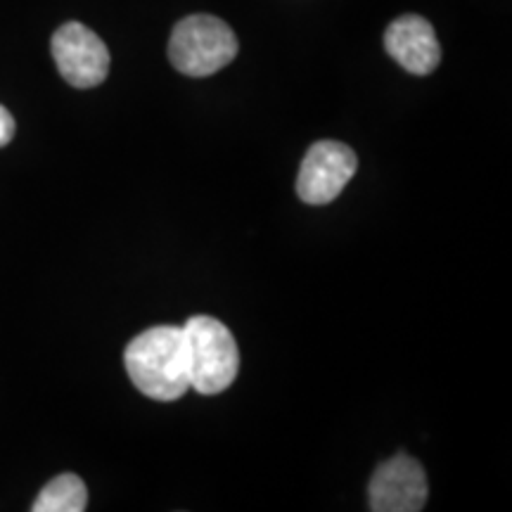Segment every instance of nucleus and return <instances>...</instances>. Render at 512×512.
<instances>
[{
    "label": "nucleus",
    "mask_w": 512,
    "mask_h": 512,
    "mask_svg": "<svg viewBox=\"0 0 512 512\" xmlns=\"http://www.w3.org/2000/svg\"><path fill=\"white\" fill-rule=\"evenodd\" d=\"M124 363L138 392L155 401H178L190 389L188 342L176 325L140 332L126 347Z\"/></svg>",
    "instance_id": "nucleus-1"
},
{
    "label": "nucleus",
    "mask_w": 512,
    "mask_h": 512,
    "mask_svg": "<svg viewBox=\"0 0 512 512\" xmlns=\"http://www.w3.org/2000/svg\"><path fill=\"white\" fill-rule=\"evenodd\" d=\"M190 358V389L214 396L226 392L240 373V351L221 320L192 316L183 325Z\"/></svg>",
    "instance_id": "nucleus-2"
},
{
    "label": "nucleus",
    "mask_w": 512,
    "mask_h": 512,
    "mask_svg": "<svg viewBox=\"0 0 512 512\" xmlns=\"http://www.w3.org/2000/svg\"><path fill=\"white\" fill-rule=\"evenodd\" d=\"M235 31L219 17L190 15L174 27L169 41V60L178 72L192 79L211 76L238 57Z\"/></svg>",
    "instance_id": "nucleus-3"
},
{
    "label": "nucleus",
    "mask_w": 512,
    "mask_h": 512,
    "mask_svg": "<svg viewBox=\"0 0 512 512\" xmlns=\"http://www.w3.org/2000/svg\"><path fill=\"white\" fill-rule=\"evenodd\" d=\"M53 57L57 72L74 88H95L110 74V50L102 38L79 22H67L55 31Z\"/></svg>",
    "instance_id": "nucleus-4"
},
{
    "label": "nucleus",
    "mask_w": 512,
    "mask_h": 512,
    "mask_svg": "<svg viewBox=\"0 0 512 512\" xmlns=\"http://www.w3.org/2000/svg\"><path fill=\"white\" fill-rule=\"evenodd\" d=\"M358 169V157L339 140H318L306 152L297 176V195L306 204H330L347 188Z\"/></svg>",
    "instance_id": "nucleus-5"
},
{
    "label": "nucleus",
    "mask_w": 512,
    "mask_h": 512,
    "mask_svg": "<svg viewBox=\"0 0 512 512\" xmlns=\"http://www.w3.org/2000/svg\"><path fill=\"white\" fill-rule=\"evenodd\" d=\"M427 494L430 489L420 460L406 453L377 467L368 484L370 510L375 512H418L425 508Z\"/></svg>",
    "instance_id": "nucleus-6"
},
{
    "label": "nucleus",
    "mask_w": 512,
    "mask_h": 512,
    "mask_svg": "<svg viewBox=\"0 0 512 512\" xmlns=\"http://www.w3.org/2000/svg\"><path fill=\"white\" fill-rule=\"evenodd\" d=\"M384 50L415 76L432 74L441 62L439 38L432 24L420 15L394 19L384 31Z\"/></svg>",
    "instance_id": "nucleus-7"
},
{
    "label": "nucleus",
    "mask_w": 512,
    "mask_h": 512,
    "mask_svg": "<svg viewBox=\"0 0 512 512\" xmlns=\"http://www.w3.org/2000/svg\"><path fill=\"white\" fill-rule=\"evenodd\" d=\"M88 508V491L81 477L60 475L43 486L36 503L31 505L34 512H83Z\"/></svg>",
    "instance_id": "nucleus-8"
},
{
    "label": "nucleus",
    "mask_w": 512,
    "mask_h": 512,
    "mask_svg": "<svg viewBox=\"0 0 512 512\" xmlns=\"http://www.w3.org/2000/svg\"><path fill=\"white\" fill-rule=\"evenodd\" d=\"M12 138H15V119H12V114L0 105V147L8 145Z\"/></svg>",
    "instance_id": "nucleus-9"
}]
</instances>
